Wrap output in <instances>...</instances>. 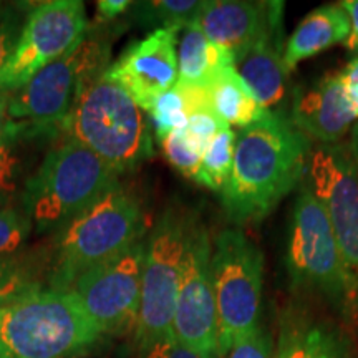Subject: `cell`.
Instances as JSON below:
<instances>
[{
	"instance_id": "obj_1",
	"label": "cell",
	"mask_w": 358,
	"mask_h": 358,
	"mask_svg": "<svg viewBox=\"0 0 358 358\" xmlns=\"http://www.w3.org/2000/svg\"><path fill=\"white\" fill-rule=\"evenodd\" d=\"M312 141L287 116L268 113L236 134L234 163L221 191L222 208L234 224L266 219L307 176Z\"/></svg>"
},
{
	"instance_id": "obj_2",
	"label": "cell",
	"mask_w": 358,
	"mask_h": 358,
	"mask_svg": "<svg viewBox=\"0 0 358 358\" xmlns=\"http://www.w3.org/2000/svg\"><path fill=\"white\" fill-rule=\"evenodd\" d=\"M100 337L71 290L40 287L0 308V358H78Z\"/></svg>"
},
{
	"instance_id": "obj_3",
	"label": "cell",
	"mask_w": 358,
	"mask_h": 358,
	"mask_svg": "<svg viewBox=\"0 0 358 358\" xmlns=\"http://www.w3.org/2000/svg\"><path fill=\"white\" fill-rule=\"evenodd\" d=\"M141 199L116 182L100 199L58 229L53 243V289L69 290L88 268L110 261L143 241Z\"/></svg>"
},
{
	"instance_id": "obj_4",
	"label": "cell",
	"mask_w": 358,
	"mask_h": 358,
	"mask_svg": "<svg viewBox=\"0 0 358 358\" xmlns=\"http://www.w3.org/2000/svg\"><path fill=\"white\" fill-rule=\"evenodd\" d=\"M65 127L75 141L120 174L133 171L153 156V138L145 113L108 70L82 88Z\"/></svg>"
},
{
	"instance_id": "obj_5",
	"label": "cell",
	"mask_w": 358,
	"mask_h": 358,
	"mask_svg": "<svg viewBox=\"0 0 358 358\" xmlns=\"http://www.w3.org/2000/svg\"><path fill=\"white\" fill-rule=\"evenodd\" d=\"M120 173L78 141L53 148L25 181L22 209L37 232L64 227L118 181Z\"/></svg>"
},
{
	"instance_id": "obj_6",
	"label": "cell",
	"mask_w": 358,
	"mask_h": 358,
	"mask_svg": "<svg viewBox=\"0 0 358 358\" xmlns=\"http://www.w3.org/2000/svg\"><path fill=\"white\" fill-rule=\"evenodd\" d=\"M284 262L294 290L320 295L347 319H358L355 284L324 206L307 185L295 196Z\"/></svg>"
},
{
	"instance_id": "obj_7",
	"label": "cell",
	"mask_w": 358,
	"mask_h": 358,
	"mask_svg": "<svg viewBox=\"0 0 358 358\" xmlns=\"http://www.w3.org/2000/svg\"><path fill=\"white\" fill-rule=\"evenodd\" d=\"M198 214L182 204H169L145 244L141 306L136 325L138 348L173 334L179 279Z\"/></svg>"
},
{
	"instance_id": "obj_8",
	"label": "cell",
	"mask_w": 358,
	"mask_h": 358,
	"mask_svg": "<svg viewBox=\"0 0 358 358\" xmlns=\"http://www.w3.org/2000/svg\"><path fill=\"white\" fill-rule=\"evenodd\" d=\"M216 295L219 357L259 325L264 285V254L243 231L224 229L214 239L211 254Z\"/></svg>"
},
{
	"instance_id": "obj_9",
	"label": "cell",
	"mask_w": 358,
	"mask_h": 358,
	"mask_svg": "<svg viewBox=\"0 0 358 358\" xmlns=\"http://www.w3.org/2000/svg\"><path fill=\"white\" fill-rule=\"evenodd\" d=\"M110 43L100 35L85 38L69 53L40 70L8 96V120L29 122L37 129L65 124L78 93L108 70Z\"/></svg>"
},
{
	"instance_id": "obj_10",
	"label": "cell",
	"mask_w": 358,
	"mask_h": 358,
	"mask_svg": "<svg viewBox=\"0 0 358 358\" xmlns=\"http://www.w3.org/2000/svg\"><path fill=\"white\" fill-rule=\"evenodd\" d=\"M85 3L78 0L40 2L27 13L10 60L0 71V92H17L40 70L69 53L88 34Z\"/></svg>"
},
{
	"instance_id": "obj_11",
	"label": "cell",
	"mask_w": 358,
	"mask_h": 358,
	"mask_svg": "<svg viewBox=\"0 0 358 358\" xmlns=\"http://www.w3.org/2000/svg\"><path fill=\"white\" fill-rule=\"evenodd\" d=\"M145 244L140 241L120 256L88 268L69 289L77 295L101 335H122L136 330Z\"/></svg>"
},
{
	"instance_id": "obj_12",
	"label": "cell",
	"mask_w": 358,
	"mask_h": 358,
	"mask_svg": "<svg viewBox=\"0 0 358 358\" xmlns=\"http://www.w3.org/2000/svg\"><path fill=\"white\" fill-rule=\"evenodd\" d=\"M306 185L332 224L358 302V173L347 143L312 148Z\"/></svg>"
},
{
	"instance_id": "obj_13",
	"label": "cell",
	"mask_w": 358,
	"mask_h": 358,
	"mask_svg": "<svg viewBox=\"0 0 358 358\" xmlns=\"http://www.w3.org/2000/svg\"><path fill=\"white\" fill-rule=\"evenodd\" d=\"M211 254V237L199 221L192 231L182 262L173 334L182 345L203 358H221Z\"/></svg>"
},
{
	"instance_id": "obj_14",
	"label": "cell",
	"mask_w": 358,
	"mask_h": 358,
	"mask_svg": "<svg viewBox=\"0 0 358 358\" xmlns=\"http://www.w3.org/2000/svg\"><path fill=\"white\" fill-rule=\"evenodd\" d=\"M179 32V29H155L108 66L111 77L127 90L143 111L150 110L156 98L178 82Z\"/></svg>"
},
{
	"instance_id": "obj_15",
	"label": "cell",
	"mask_w": 358,
	"mask_h": 358,
	"mask_svg": "<svg viewBox=\"0 0 358 358\" xmlns=\"http://www.w3.org/2000/svg\"><path fill=\"white\" fill-rule=\"evenodd\" d=\"M196 27L236 60L272 30L284 27V2L206 0Z\"/></svg>"
},
{
	"instance_id": "obj_16",
	"label": "cell",
	"mask_w": 358,
	"mask_h": 358,
	"mask_svg": "<svg viewBox=\"0 0 358 358\" xmlns=\"http://www.w3.org/2000/svg\"><path fill=\"white\" fill-rule=\"evenodd\" d=\"M289 122L319 145H338L358 122L340 73L325 75L294 90Z\"/></svg>"
},
{
	"instance_id": "obj_17",
	"label": "cell",
	"mask_w": 358,
	"mask_h": 358,
	"mask_svg": "<svg viewBox=\"0 0 358 358\" xmlns=\"http://www.w3.org/2000/svg\"><path fill=\"white\" fill-rule=\"evenodd\" d=\"M274 358H353L345 334L302 307L282 312L279 343Z\"/></svg>"
},
{
	"instance_id": "obj_18",
	"label": "cell",
	"mask_w": 358,
	"mask_h": 358,
	"mask_svg": "<svg viewBox=\"0 0 358 358\" xmlns=\"http://www.w3.org/2000/svg\"><path fill=\"white\" fill-rule=\"evenodd\" d=\"M284 27L272 30L234 60L239 77L244 80L259 105L271 111L284 103L287 93V71L282 64Z\"/></svg>"
},
{
	"instance_id": "obj_19",
	"label": "cell",
	"mask_w": 358,
	"mask_h": 358,
	"mask_svg": "<svg viewBox=\"0 0 358 358\" xmlns=\"http://www.w3.org/2000/svg\"><path fill=\"white\" fill-rule=\"evenodd\" d=\"M348 34L350 19L340 2L312 10L303 17L284 45L282 64L287 75L292 73L297 65L307 58L329 50L334 45L345 43Z\"/></svg>"
},
{
	"instance_id": "obj_20",
	"label": "cell",
	"mask_w": 358,
	"mask_h": 358,
	"mask_svg": "<svg viewBox=\"0 0 358 358\" xmlns=\"http://www.w3.org/2000/svg\"><path fill=\"white\" fill-rule=\"evenodd\" d=\"M234 65V57L206 38L198 27L182 30L178 43V82L185 88L208 90L217 73Z\"/></svg>"
},
{
	"instance_id": "obj_21",
	"label": "cell",
	"mask_w": 358,
	"mask_h": 358,
	"mask_svg": "<svg viewBox=\"0 0 358 358\" xmlns=\"http://www.w3.org/2000/svg\"><path fill=\"white\" fill-rule=\"evenodd\" d=\"M208 95L214 115L229 128L239 127L243 129L261 122L271 113L259 105L234 65L219 71L217 77L209 85Z\"/></svg>"
},
{
	"instance_id": "obj_22",
	"label": "cell",
	"mask_w": 358,
	"mask_h": 358,
	"mask_svg": "<svg viewBox=\"0 0 358 358\" xmlns=\"http://www.w3.org/2000/svg\"><path fill=\"white\" fill-rule=\"evenodd\" d=\"M206 0H153L133 3L134 19L156 29H179L182 32L196 27Z\"/></svg>"
},
{
	"instance_id": "obj_23",
	"label": "cell",
	"mask_w": 358,
	"mask_h": 358,
	"mask_svg": "<svg viewBox=\"0 0 358 358\" xmlns=\"http://www.w3.org/2000/svg\"><path fill=\"white\" fill-rule=\"evenodd\" d=\"M234 146L236 133L231 128L221 129L209 143L194 181L209 189L221 192L231 178L232 163H234Z\"/></svg>"
},
{
	"instance_id": "obj_24",
	"label": "cell",
	"mask_w": 358,
	"mask_h": 358,
	"mask_svg": "<svg viewBox=\"0 0 358 358\" xmlns=\"http://www.w3.org/2000/svg\"><path fill=\"white\" fill-rule=\"evenodd\" d=\"M151 116L155 133L159 141H163L169 133L185 128L187 123V105L182 93L176 87L168 90L159 98H156L151 108L148 110Z\"/></svg>"
},
{
	"instance_id": "obj_25",
	"label": "cell",
	"mask_w": 358,
	"mask_h": 358,
	"mask_svg": "<svg viewBox=\"0 0 358 358\" xmlns=\"http://www.w3.org/2000/svg\"><path fill=\"white\" fill-rule=\"evenodd\" d=\"M32 268L13 256L0 257V308L10 306L22 295L40 289Z\"/></svg>"
},
{
	"instance_id": "obj_26",
	"label": "cell",
	"mask_w": 358,
	"mask_h": 358,
	"mask_svg": "<svg viewBox=\"0 0 358 358\" xmlns=\"http://www.w3.org/2000/svg\"><path fill=\"white\" fill-rule=\"evenodd\" d=\"M34 226L24 209L12 204L0 206V257H8L27 243Z\"/></svg>"
},
{
	"instance_id": "obj_27",
	"label": "cell",
	"mask_w": 358,
	"mask_h": 358,
	"mask_svg": "<svg viewBox=\"0 0 358 358\" xmlns=\"http://www.w3.org/2000/svg\"><path fill=\"white\" fill-rule=\"evenodd\" d=\"M17 140L19 136L13 133L10 123H7L6 133L0 140V206L10 204L19 185L22 161L17 153Z\"/></svg>"
},
{
	"instance_id": "obj_28",
	"label": "cell",
	"mask_w": 358,
	"mask_h": 358,
	"mask_svg": "<svg viewBox=\"0 0 358 358\" xmlns=\"http://www.w3.org/2000/svg\"><path fill=\"white\" fill-rule=\"evenodd\" d=\"M224 128L229 127H226V124L214 115L213 110L204 108L189 113L186 127L181 128V133L191 150L203 158L209 143H211L213 138Z\"/></svg>"
},
{
	"instance_id": "obj_29",
	"label": "cell",
	"mask_w": 358,
	"mask_h": 358,
	"mask_svg": "<svg viewBox=\"0 0 358 358\" xmlns=\"http://www.w3.org/2000/svg\"><path fill=\"white\" fill-rule=\"evenodd\" d=\"M25 19V8L22 3H3L0 7V71L15 50Z\"/></svg>"
},
{
	"instance_id": "obj_30",
	"label": "cell",
	"mask_w": 358,
	"mask_h": 358,
	"mask_svg": "<svg viewBox=\"0 0 358 358\" xmlns=\"http://www.w3.org/2000/svg\"><path fill=\"white\" fill-rule=\"evenodd\" d=\"M161 145H163L164 156H166L169 164H171L176 171L181 173L185 178L196 179L203 158H201L199 155H196L189 148V145L185 141L181 128L169 133L168 136L161 141Z\"/></svg>"
},
{
	"instance_id": "obj_31",
	"label": "cell",
	"mask_w": 358,
	"mask_h": 358,
	"mask_svg": "<svg viewBox=\"0 0 358 358\" xmlns=\"http://www.w3.org/2000/svg\"><path fill=\"white\" fill-rule=\"evenodd\" d=\"M274 343L271 334L257 327L252 334L236 343L222 358H274Z\"/></svg>"
},
{
	"instance_id": "obj_32",
	"label": "cell",
	"mask_w": 358,
	"mask_h": 358,
	"mask_svg": "<svg viewBox=\"0 0 358 358\" xmlns=\"http://www.w3.org/2000/svg\"><path fill=\"white\" fill-rule=\"evenodd\" d=\"M140 358H203L191 348L182 345L174 334L155 340L140 350Z\"/></svg>"
},
{
	"instance_id": "obj_33",
	"label": "cell",
	"mask_w": 358,
	"mask_h": 358,
	"mask_svg": "<svg viewBox=\"0 0 358 358\" xmlns=\"http://www.w3.org/2000/svg\"><path fill=\"white\" fill-rule=\"evenodd\" d=\"M343 90H345L348 101H350L353 111L358 118V57L348 62L345 69L340 71Z\"/></svg>"
},
{
	"instance_id": "obj_34",
	"label": "cell",
	"mask_w": 358,
	"mask_h": 358,
	"mask_svg": "<svg viewBox=\"0 0 358 358\" xmlns=\"http://www.w3.org/2000/svg\"><path fill=\"white\" fill-rule=\"evenodd\" d=\"M133 3L129 0H100L96 3V20L98 22H108L115 20L124 10H128Z\"/></svg>"
},
{
	"instance_id": "obj_35",
	"label": "cell",
	"mask_w": 358,
	"mask_h": 358,
	"mask_svg": "<svg viewBox=\"0 0 358 358\" xmlns=\"http://www.w3.org/2000/svg\"><path fill=\"white\" fill-rule=\"evenodd\" d=\"M340 6L345 8L350 19V34L345 40V47L348 52L358 53V0H343Z\"/></svg>"
},
{
	"instance_id": "obj_36",
	"label": "cell",
	"mask_w": 358,
	"mask_h": 358,
	"mask_svg": "<svg viewBox=\"0 0 358 358\" xmlns=\"http://www.w3.org/2000/svg\"><path fill=\"white\" fill-rule=\"evenodd\" d=\"M8 93L0 92V140H2L8 123Z\"/></svg>"
},
{
	"instance_id": "obj_37",
	"label": "cell",
	"mask_w": 358,
	"mask_h": 358,
	"mask_svg": "<svg viewBox=\"0 0 358 358\" xmlns=\"http://www.w3.org/2000/svg\"><path fill=\"white\" fill-rule=\"evenodd\" d=\"M347 148H348V151H350L353 164H355L357 173H358V122L353 124V128L350 131V138H348V141H347Z\"/></svg>"
},
{
	"instance_id": "obj_38",
	"label": "cell",
	"mask_w": 358,
	"mask_h": 358,
	"mask_svg": "<svg viewBox=\"0 0 358 358\" xmlns=\"http://www.w3.org/2000/svg\"><path fill=\"white\" fill-rule=\"evenodd\" d=\"M2 6H3V3H2V2H0V7H2Z\"/></svg>"
}]
</instances>
